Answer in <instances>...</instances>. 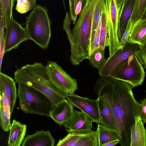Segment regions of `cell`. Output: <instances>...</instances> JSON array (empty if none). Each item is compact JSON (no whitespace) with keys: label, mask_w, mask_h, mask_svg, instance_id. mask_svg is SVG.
Here are the masks:
<instances>
[{"label":"cell","mask_w":146,"mask_h":146,"mask_svg":"<svg viewBox=\"0 0 146 146\" xmlns=\"http://www.w3.org/2000/svg\"><path fill=\"white\" fill-rule=\"evenodd\" d=\"M145 74L144 68L137 58L136 53L119 64L109 76L135 87L142 84Z\"/></svg>","instance_id":"8992f818"},{"label":"cell","mask_w":146,"mask_h":146,"mask_svg":"<svg viewBox=\"0 0 146 146\" xmlns=\"http://www.w3.org/2000/svg\"><path fill=\"white\" fill-rule=\"evenodd\" d=\"M146 38V19L138 20L132 25L128 42L141 44Z\"/></svg>","instance_id":"44dd1931"},{"label":"cell","mask_w":146,"mask_h":146,"mask_svg":"<svg viewBox=\"0 0 146 146\" xmlns=\"http://www.w3.org/2000/svg\"><path fill=\"white\" fill-rule=\"evenodd\" d=\"M14 76L16 82L26 84L42 92L52 104H56L66 98V94L50 81L46 66L40 63L27 64L17 69Z\"/></svg>","instance_id":"7a4b0ae2"},{"label":"cell","mask_w":146,"mask_h":146,"mask_svg":"<svg viewBox=\"0 0 146 146\" xmlns=\"http://www.w3.org/2000/svg\"><path fill=\"white\" fill-rule=\"evenodd\" d=\"M69 15L73 24H74L77 21L74 12L75 0H69Z\"/></svg>","instance_id":"e575fe53"},{"label":"cell","mask_w":146,"mask_h":146,"mask_svg":"<svg viewBox=\"0 0 146 146\" xmlns=\"http://www.w3.org/2000/svg\"><path fill=\"white\" fill-rule=\"evenodd\" d=\"M4 26L0 27V66L1 70L2 60L5 53V41L4 36Z\"/></svg>","instance_id":"d6a6232c"},{"label":"cell","mask_w":146,"mask_h":146,"mask_svg":"<svg viewBox=\"0 0 146 146\" xmlns=\"http://www.w3.org/2000/svg\"><path fill=\"white\" fill-rule=\"evenodd\" d=\"M0 106H1L10 118L11 115V108L9 101L4 92L0 90Z\"/></svg>","instance_id":"1f68e13d"},{"label":"cell","mask_w":146,"mask_h":146,"mask_svg":"<svg viewBox=\"0 0 146 146\" xmlns=\"http://www.w3.org/2000/svg\"><path fill=\"white\" fill-rule=\"evenodd\" d=\"M131 84L110 76L101 77L96 81L94 90L110 104L118 130L121 133V146H130L131 130L139 116V104L132 92Z\"/></svg>","instance_id":"6da1fadb"},{"label":"cell","mask_w":146,"mask_h":146,"mask_svg":"<svg viewBox=\"0 0 146 146\" xmlns=\"http://www.w3.org/2000/svg\"><path fill=\"white\" fill-rule=\"evenodd\" d=\"M135 2V0H125L122 4L120 13L118 33L119 41L131 18Z\"/></svg>","instance_id":"ffe728a7"},{"label":"cell","mask_w":146,"mask_h":146,"mask_svg":"<svg viewBox=\"0 0 146 146\" xmlns=\"http://www.w3.org/2000/svg\"><path fill=\"white\" fill-rule=\"evenodd\" d=\"M96 132L98 137V146L103 145L110 141L121 139V133L117 130H114L98 124Z\"/></svg>","instance_id":"7402d4cb"},{"label":"cell","mask_w":146,"mask_h":146,"mask_svg":"<svg viewBox=\"0 0 146 146\" xmlns=\"http://www.w3.org/2000/svg\"><path fill=\"white\" fill-rule=\"evenodd\" d=\"M132 25L133 23L131 18L120 40L119 45L117 49H122L125 45L128 43L129 35Z\"/></svg>","instance_id":"4dcf8cb0"},{"label":"cell","mask_w":146,"mask_h":146,"mask_svg":"<svg viewBox=\"0 0 146 146\" xmlns=\"http://www.w3.org/2000/svg\"><path fill=\"white\" fill-rule=\"evenodd\" d=\"M46 66L49 79L55 86L66 95L74 94L78 89L76 79L72 78L55 62L48 61Z\"/></svg>","instance_id":"ba28073f"},{"label":"cell","mask_w":146,"mask_h":146,"mask_svg":"<svg viewBox=\"0 0 146 146\" xmlns=\"http://www.w3.org/2000/svg\"><path fill=\"white\" fill-rule=\"evenodd\" d=\"M55 140L50 131L44 129L31 135H27L22 143V146H54Z\"/></svg>","instance_id":"9a60e30c"},{"label":"cell","mask_w":146,"mask_h":146,"mask_svg":"<svg viewBox=\"0 0 146 146\" xmlns=\"http://www.w3.org/2000/svg\"><path fill=\"white\" fill-rule=\"evenodd\" d=\"M119 142V140L116 139L111 141L104 144L103 146H113L118 144Z\"/></svg>","instance_id":"8d00e7d4"},{"label":"cell","mask_w":146,"mask_h":146,"mask_svg":"<svg viewBox=\"0 0 146 146\" xmlns=\"http://www.w3.org/2000/svg\"><path fill=\"white\" fill-rule=\"evenodd\" d=\"M104 0L110 56L115 52L119 45L118 33L120 11L117 7L115 0Z\"/></svg>","instance_id":"52a82bcc"},{"label":"cell","mask_w":146,"mask_h":146,"mask_svg":"<svg viewBox=\"0 0 146 146\" xmlns=\"http://www.w3.org/2000/svg\"><path fill=\"white\" fill-rule=\"evenodd\" d=\"M105 50L99 47L94 49L88 56L89 63L93 67L100 70L105 63Z\"/></svg>","instance_id":"cb8c5ba5"},{"label":"cell","mask_w":146,"mask_h":146,"mask_svg":"<svg viewBox=\"0 0 146 146\" xmlns=\"http://www.w3.org/2000/svg\"><path fill=\"white\" fill-rule=\"evenodd\" d=\"M9 130L8 146H20L27 131L26 125L14 119Z\"/></svg>","instance_id":"ac0fdd59"},{"label":"cell","mask_w":146,"mask_h":146,"mask_svg":"<svg viewBox=\"0 0 146 146\" xmlns=\"http://www.w3.org/2000/svg\"><path fill=\"white\" fill-rule=\"evenodd\" d=\"M74 110V106L65 99L56 104H52L50 117L58 125H63L71 117Z\"/></svg>","instance_id":"5bb4252c"},{"label":"cell","mask_w":146,"mask_h":146,"mask_svg":"<svg viewBox=\"0 0 146 146\" xmlns=\"http://www.w3.org/2000/svg\"><path fill=\"white\" fill-rule=\"evenodd\" d=\"M56 146H98L96 131L72 132L60 139Z\"/></svg>","instance_id":"8fae6325"},{"label":"cell","mask_w":146,"mask_h":146,"mask_svg":"<svg viewBox=\"0 0 146 146\" xmlns=\"http://www.w3.org/2000/svg\"><path fill=\"white\" fill-rule=\"evenodd\" d=\"M136 55L143 68H146V38L141 44L139 45Z\"/></svg>","instance_id":"f546056e"},{"label":"cell","mask_w":146,"mask_h":146,"mask_svg":"<svg viewBox=\"0 0 146 146\" xmlns=\"http://www.w3.org/2000/svg\"><path fill=\"white\" fill-rule=\"evenodd\" d=\"M5 29V53L17 48L22 42L30 40L25 28L23 27L13 17Z\"/></svg>","instance_id":"30bf717a"},{"label":"cell","mask_w":146,"mask_h":146,"mask_svg":"<svg viewBox=\"0 0 146 146\" xmlns=\"http://www.w3.org/2000/svg\"><path fill=\"white\" fill-rule=\"evenodd\" d=\"M66 98L72 105L87 115L94 122L99 124L100 116L97 99L92 100L74 94L66 95Z\"/></svg>","instance_id":"7c38bea8"},{"label":"cell","mask_w":146,"mask_h":146,"mask_svg":"<svg viewBox=\"0 0 146 146\" xmlns=\"http://www.w3.org/2000/svg\"><path fill=\"white\" fill-rule=\"evenodd\" d=\"M139 47L138 44L128 42L122 49H117L113 54L106 59L104 64L98 70L99 75L101 77L109 76L121 62L136 53Z\"/></svg>","instance_id":"9c48e42d"},{"label":"cell","mask_w":146,"mask_h":146,"mask_svg":"<svg viewBox=\"0 0 146 146\" xmlns=\"http://www.w3.org/2000/svg\"><path fill=\"white\" fill-rule=\"evenodd\" d=\"M125 0H115L118 9L121 10V7L123 2Z\"/></svg>","instance_id":"74e56055"},{"label":"cell","mask_w":146,"mask_h":146,"mask_svg":"<svg viewBox=\"0 0 146 146\" xmlns=\"http://www.w3.org/2000/svg\"><path fill=\"white\" fill-rule=\"evenodd\" d=\"M145 92H146V90L145 91Z\"/></svg>","instance_id":"60d3db41"},{"label":"cell","mask_w":146,"mask_h":146,"mask_svg":"<svg viewBox=\"0 0 146 146\" xmlns=\"http://www.w3.org/2000/svg\"><path fill=\"white\" fill-rule=\"evenodd\" d=\"M146 9V0H135L133 10L131 17L133 24L142 18Z\"/></svg>","instance_id":"4316f807"},{"label":"cell","mask_w":146,"mask_h":146,"mask_svg":"<svg viewBox=\"0 0 146 146\" xmlns=\"http://www.w3.org/2000/svg\"><path fill=\"white\" fill-rule=\"evenodd\" d=\"M142 18H145L146 19V9L145 11V12L144 13L143 16Z\"/></svg>","instance_id":"f35d334b"},{"label":"cell","mask_w":146,"mask_h":146,"mask_svg":"<svg viewBox=\"0 0 146 146\" xmlns=\"http://www.w3.org/2000/svg\"><path fill=\"white\" fill-rule=\"evenodd\" d=\"M100 27L101 21L94 37L93 43V51L94 49L100 47Z\"/></svg>","instance_id":"d590c367"},{"label":"cell","mask_w":146,"mask_h":146,"mask_svg":"<svg viewBox=\"0 0 146 146\" xmlns=\"http://www.w3.org/2000/svg\"><path fill=\"white\" fill-rule=\"evenodd\" d=\"M17 1V0H14V2L15 1Z\"/></svg>","instance_id":"ab89813d"},{"label":"cell","mask_w":146,"mask_h":146,"mask_svg":"<svg viewBox=\"0 0 146 146\" xmlns=\"http://www.w3.org/2000/svg\"><path fill=\"white\" fill-rule=\"evenodd\" d=\"M105 8V0H99L95 8L92 17L91 27L89 55L93 51V43L94 37L100 22L102 11Z\"/></svg>","instance_id":"603a6c76"},{"label":"cell","mask_w":146,"mask_h":146,"mask_svg":"<svg viewBox=\"0 0 146 146\" xmlns=\"http://www.w3.org/2000/svg\"><path fill=\"white\" fill-rule=\"evenodd\" d=\"M17 96L21 110L26 114L50 117L52 104L42 92L24 84L18 83Z\"/></svg>","instance_id":"277c9868"},{"label":"cell","mask_w":146,"mask_h":146,"mask_svg":"<svg viewBox=\"0 0 146 146\" xmlns=\"http://www.w3.org/2000/svg\"><path fill=\"white\" fill-rule=\"evenodd\" d=\"M92 120L84 113L74 110L71 117L63 126L68 133L87 131L92 130Z\"/></svg>","instance_id":"4fadbf2b"},{"label":"cell","mask_w":146,"mask_h":146,"mask_svg":"<svg viewBox=\"0 0 146 146\" xmlns=\"http://www.w3.org/2000/svg\"><path fill=\"white\" fill-rule=\"evenodd\" d=\"M140 117H136L131 128L130 146H146V130Z\"/></svg>","instance_id":"d6986e66"},{"label":"cell","mask_w":146,"mask_h":146,"mask_svg":"<svg viewBox=\"0 0 146 146\" xmlns=\"http://www.w3.org/2000/svg\"><path fill=\"white\" fill-rule=\"evenodd\" d=\"M16 10L20 13H25L32 10L36 5V0H17Z\"/></svg>","instance_id":"83f0119b"},{"label":"cell","mask_w":146,"mask_h":146,"mask_svg":"<svg viewBox=\"0 0 146 146\" xmlns=\"http://www.w3.org/2000/svg\"><path fill=\"white\" fill-rule=\"evenodd\" d=\"M0 106V125L4 131H8L11 126L9 118L3 108Z\"/></svg>","instance_id":"f1b7e54d"},{"label":"cell","mask_w":146,"mask_h":146,"mask_svg":"<svg viewBox=\"0 0 146 146\" xmlns=\"http://www.w3.org/2000/svg\"><path fill=\"white\" fill-rule=\"evenodd\" d=\"M109 45V40L106 23L105 8L103 10L101 19L100 42V48L105 50L106 47Z\"/></svg>","instance_id":"d4e9b609"},{"label":"cell","mask_w":146,"mask_h":146,"mask_svg":"<svg viewBox=\"0 0 146 146\" xmlns=\"http://www.w3.org/2000/svg\"><path fill=\"white\" fill-rule=\"evenodd\" d=\"M97 100L100 116L99 124L119 130L113 113L108 103L102 96H98Z\"/></svg>","instance_id":"2e32d148"},{"label":"cell","mask_w":146,"mask_h":146,"mask_svg":"<svg viewBox=\"0 0 146 146\" xmlns=\"http://www.w3.org/2000/svg\"><path fill=\"white\" fill-rule=\"evenodd\" d=\"M0 7L3 13L5 28L8 26L13 17V7L14 5V0H0Z\"/></svg>","instance_id":"484cf974"},{"label":"cell","mask_w":146,"mask_h":146,"mask_svg":"<svg viewBox=\"0 0 146 146\" xmlns=\"http://www.w3.org/2000/svg\"><path fill=\"white\" fill-rule=\"evenodd\" d=\"M139 116L143 124L146 123V98L139 104Z\"/></svg>","instance_id":"836d02e7"},{"label":"cell","mask_w":146,"mask_h":146,"mask_svg":"<svg viewBox=\"0 0 146 146\" xmlns=\"http://www.w3.org/2000/svg\"><path fill=\"white\" fill-rule=\"evenodd\" d=\"M0 90L4 92L9 100L11 115L17 96L15 82L12 78L1 72L0 74Z\"/></svg>","instance_id":"e0dca14e"},{"label":"cell","mask_w":146,"mask_h":146,"mask_svg":"<svg viewBox=\"0 0 146 146\" xmlns=\"http://www.w3.org/2000/svg\"><path fill=\"white\" fill-rule=\"evenodd\" d=\"M25 25L30 40L43 49H47L50 41L51 29L46 8L36 5L27 17Z\"/></svg>","instance_id":"3957f363"},{"label":"cell","mask_w":146,"mask_h":146,"mask_svg":"<svg viewBox=\"0 0 146 146\" xmlns=\"http://www.w3.org/2000/svg\"><path fill=\"white\" fill-rule=\"evenodd\" d=\"M99 1L85 0L79 18L71 32L73 40L78 45L84 46L90 44L93 16Z\"/></svg>","instance_id":"5b68a950"}]
</instances>
